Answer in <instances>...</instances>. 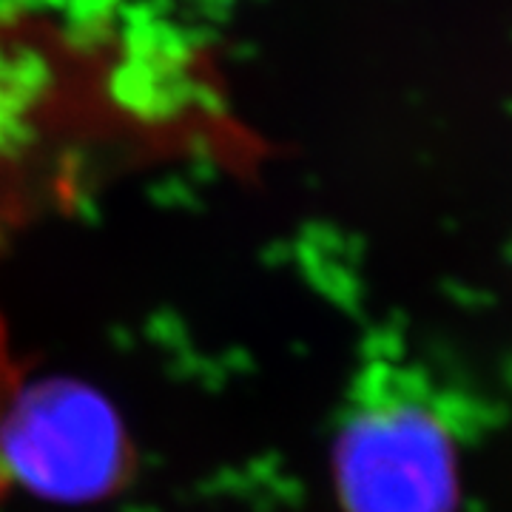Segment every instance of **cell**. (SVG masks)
<instances>
[{"label":"cell","mask_w":512,"mask_h":512,"mask_svg":"<svg viewBox=\"0 0 512 512\" xmlns=\"http://www.w3.org/2000/svg\"><path fill=\"white\" fill-rule=\"evenodd\" d=\"M333 484L345 512H458L456 439L419 396L370 390L333 441Z\"/></svg>","instance_id":"obj_1"}]
</instances>
